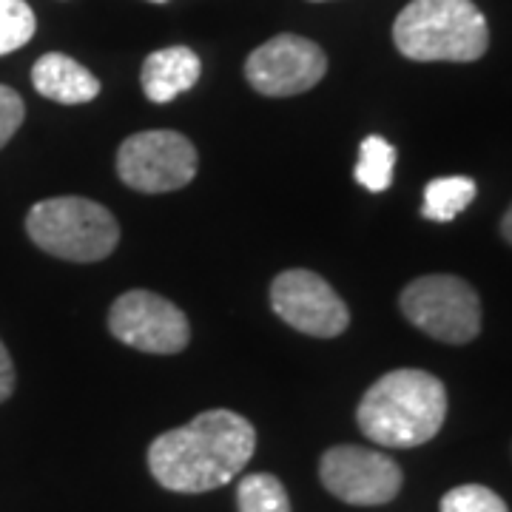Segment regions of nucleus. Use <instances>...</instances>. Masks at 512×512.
<instances>
[{"instance_id": "nucleus-1", "label": "nucleus", "mask_w": 512, "mask_h": 512, "mask_svg": "<svg viewBox=\"0 0 512 512\" xmlns=\"http://www.w3.org/2000/svg\"><path fill=\"white\" fill-rule=\"evenodd\" d=\"M256 430L234 410H208L148 447V470L171 493H208L251 461Z\"/></svg>"}, {"instance_id": "nucleus-2", "label": "nucleus", "mask_w": 512, "mask_h": 512, "mask_svg": "<svg viewBox=\"0 0 512 512\" xmlns=\"http://www.w3.org/2000/svg\"><path fill=\"white\" fill-rule=\"evenodd\" d=\"M447 419V390L427 370H390L362 396L356 421L373 444L419 447L436 439Z\"/></svg>"}, {"instance_id": "nucleus-3", "label": "nucleus", "mask_w": 512, "mask_h": 512, "mask_svg": "<svg viewBox=\"0 0 512 512\" xmlns=\"http://www.w3.org/2000/svg\"><path fill=\"white\" fill-rule=\"evenodd\" d=\"M393 43L416 63H476L490 49V26L473 0H410Z\"/></svg>"}, {"instance_id": "nucleus-4", "label": "nucleus", "mask_w": 512, "mask_h": 512, "mask_svg": "<svg viewBox=\"0 0 512 512\" xmlns=\"http://www.w3.org/2000/svg\"><path fill=\"white\" fill-rule=\"evenodd\" d=\"M26 231L40 251L66 262H97L117 248L120 225L111 211L86 197H52L37 202Z\"/></svg>"}, {"instance_id": "nucleus-5", "label": "nucleus", "mask_w": 512, "mask_h": 512, "mask_svg": "<svg viewBox=\"0 0 512 512\" xmlns=\"http://www.w3.org/2000/svg\"><path fill=\"white\" fill-rule=\"evenodd\" d=\"M410 325L444 345H467L481 330V299L470 282L450 274L413 279L399 296Z\"/></svg>"}, {"instance_id": "nucleus-6", "label": "nucleus", "mask_w": 512, "mask_h": 512, "mask_svg": "<svg viewBox=\"0 0 512 512\" xmlns=\"http://www.w3.org/2000/svg\"><path fill=\"white\" fill-rule=\"evenodd\" d=\"M117 174L143 194L177 191L197 177V148L180 131H140L117 151Z\"/></svg>"}, {"instance_id": "nucleus-7", "label": "nucleus", "mask_w": 512, "mask_h": 512, "mask_svg": "<svg viewBox=\"0 0 512 512\" xmlns=\"http://www.w3.org/2000/svg\"><path fill=\"white\" fill-rule=\"evenodd\" d=\"M319 478L330 495L353 507L387 504L399 495L404 484L402 467L393 458L356 444L325 450L319 461Z\"/></svg>"}, {"instance_id": "nucleus-8", "label": "nucleus", "mask_w": 512, "mask_h": 512, "mask_svg": "<svg viewBox=\"0 0 512 512\" xmlns=\"http://www.w3.org/2000/svg\"><path fill=\"white\" fill-rule=\"evenodd\" d=\"M109 330L114 339L143 353L174 356L188 345L191 328L185 313L151 291H128L114 299L109 311Z\"/></svg>"}, {"instance_id": "nucleus-9", "label": "nucleus", "mask_w": 512, "mask_h": 512, "mask_svg": "<svg viewBox=\"0 0 512 512\" xmlns=\"http://www.w3.org/2000/svg\"><path fill=\"white\" fill-rule=\"evenodd\" d=\"M328 72L319 43L299 35H276L245 60L251 89L265 97H293L313 89Z\"/></svg>"}, {"instance_id": "nucleus-10", "label": "nucleus", "mask_w": 512, "mask_h": 512, "mask_svg": "<svg viewBox=\"0 0 512 512\" xmlns=\"http://www.w3.org/2000/svg\"><path fill=\"white\" fill-rule=\"evenodd\" d=\"M271 305L282 322L316 339H333L350 325V311L342 296L322 276L302 268L276 276Z\"/></svg>"}, {"instance_id": "nucleus-11", "label": "nucleus", "mask_w": 512, "mask_h": 512, "mask_svg": "<svg viewBox=\"0 0 512 512\" xmlns=\"http://www.w3.org/2000/svg\"><path fill=\"white\" fill-rule=\"evenodd\" d=\"M32 86L46 100H55L63 106L92 103L100 94V80L86 66H80L74 57L60 55V52L37 57V63L32 66Z\"/></svg>"}, {"instance_id": "nucleus-12", "label": "nucleus", "mask_w": 512, "mask_h": 512, "mask_svg": "<svg viewBox=\"0 0 512 512\" xmlns=\"http://www.w3.org/2000/svg\"><path fill=\"white\" fill-rule=\"evenodd\" d=\"M202 74L200 57L188 46H168L160 52H151L143 63L140 83L151 103H171L188 89L197 86Z\"/></svg>"}, {"instance_id": "nucleus-13", "label": "nucleus", "mask_w": 512, "mask_h": 512, "mask_svg": "<svg viewBox=\"0 0 512 512\" xmlns=\"http://www.w3.org/2000/svg\"><path fill=\"white\" fill-rule=\"evenodd\" d=\"M476 200V180L470 177H439L424 188L421 217L433 222L456 220Z\"/></svg>"}, {"instance_id": "nucleus-14", "label": "nucleus", "mask_w": 512, "mask_h": 512, "mask_svg": "<svg viewBox=\"0 0 512 512\" xmlns=\"http://www.w3.org/2000/svg\"><path fill=\"white\" fill-rule=\"evenodd\" d=\"M393 168H396V148L390 146L384 137H365L359 146V163H356V183L382 194L393 183Z\"/></svg>"}, {"instance_id": "nucleus-15", "label": "nucleus", "mask_w": 512, "mask_h": 512, "mask_svg": "<svg viewBox=\"0 0 512 512\" xmlns=\"http://www.w3.org/2000/svg\"><path fill=\"white\" fill-rule=\"evenodd\" d=\"M239 512H291V498L282 481L271 473L245 476L237 487Z\"/></svg>"}, {"instance_id": "nucleus-16", "label": "nucleus", "mask_w": 512, "mask_h": 512, "mask_svg": "<svg viewBox=\"0 0 512 512\" xmlns=\"http://www.w3.org/2000/svg\"><path fill=\"white\" fill-rule=\"evenodd\" d=\"M35 29V12L26 0H0V57L23 49Z\"/></svg>"}, {"instance_id": "nucleus-17", "label": "nucleus", "mask_w": 512, "mask_h": 512, "mask_svg": "<svg viewBox=\"0 0 512 512\" xmlns=\"http://www.w3.org/2000/svg\"><path fill=\"white\" fill-rule=\"evenodd\" d=\"M441 512H510V507L490 487L461 484L441 498Z\"/></svg>"}, {"instance_id": "nucleus-18", "label": "nucleus", "mask_w": 512, "mask_h": 512, "mask_svg": "<svg viewBox=\"0 0 512 512\" xmlns=\"http://www.w3.org/2000/svg\"><path fill=\"white\" fill-rule=\"evenodd\" d=\"M23 117H26L23 97L9 86H0V148L15 137V131L23 126Z\"/></svg>"}, {"instance_id": "nucleus-19", "label": "nucleus", "mask_w": 512, "mask_h": 512, "mask_svg": "<svg viewBox=\"0 0 512 512\" xmlns=\"http://www.w3.org/2000/svg\"><path fill=\"white\" fill-rule=\"evenodd\" d=\"M12 393H15V365H12V356H9L6 345L0 342V404L6 402Z\"/></svg>"}, {"instance_id": "nucleus-20", "label": "nucleus", "mask_w": 512, "mask_h": 512, "mask_svg": "<svg viewBox=\"0 0 512 512\" xmlns=\"http://www.w3.org/2000/svg\"><path fill=\"white\" fill-rule=\"evenodd\" d=\"M501 234H504V239L512 245V205L510 211L504 214V220H501Z\"/></svg>"}, {"instance_id": "nucleus-21", "label": "nucleus", "mask_w": 512, "mask_h": 512, "mask_svg": "<svg viewBox=\"0 0 512 512\" xmlns=\"http://www.w3.org/2000/svg\"><path fill=\"white\" fill-rule=\"evenodd\" d=\"M148 3H168V0H148Z\"/></svg>"}, {"instance_id": "nucleus-22", "label": "nucleus", "mask_w": 512, "mask_h": 512, "mask_svg": "<svg viewBox=\"0 0 512 512\" xmlns=\"http://www.w3.org/2000/svg\"><path fill=\"white\" fill-rule=\"evenodd\" d=\"M313 3H322V0H313Z\"/></svg>"}]
</instances>
